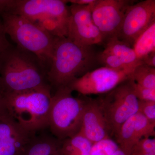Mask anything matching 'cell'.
Returning <instances> with one entry per match:
<instances>
[{
	"instance_id": "1",
	"label": "cell",
	"mask_w": 155,
	"mask_h": 155,
	"mask_svg": "<svg viewBox=\"0 0 155 155\" xmlns=\"http://www.w3.org/2000/svg\"><path fill=\"white\" fill-rule=\"evenodd\" d=\"M0 83L4 93L50 85L41 61L34 54L12 45L0 55Z\"/></svg>"
},
{
	"instance_id": "2",
	"label": "cell",
	"mask_w": 155,
	"mask_h": 155,
	"mask_svg": "<svg viewBox=\"0 0 155 155\" xmlns=\"http://www.w3.org/2000/svg\"><path fill=\"white\" fill-rule=\"evenodd\" d=\"M97 58L92 46L81 45L67 37H56L47 71L50 86L56 89L68 86L75 78L90 71Z\"/></svg>"
},
{
	"instance_id": "3",
	"label": "cell",
	"mask_w": 155,
	"mask_h": 155,
	"mask_svg": "<svg viewBox=\"0 0 155 155\" xmlns=\"http://www.w3.org/2000/svg\"><path fill=\"white\" fill-rule=\"evenodd\" d=\"M64 0H0V13L19 15L53 36L67 37L69 7Z\"/></svg>"
},
{
	"instance_id": "4",
	"label": "cell",
	"mask_w": 155,
	"mask_h": 155,
	"mask_svg": "<svg viewBox=\"0 0 155 155\" xmlns=\"http://www.w3.org/2000/svg\"><path fill=\"white\" fill-rule=\"evenodd\" d=\"M50 85L16 93H4L7 110L20 126L36 133L48 127L52 95Z\"/></svg>"
},
{
	"instance_id": "5",
	"label": "cell",
	"mask_w": 155,
	"mask_h": 155,
	"mask_svg": "<svg viewBox=\"0 0 155 155\" xmlns=\"http://www.w3.org/2000/svg\"><path fill=\"white\" fill-rule=\"evenodd\" d=\"M0 24L19 47L34 54L48 71L51 61L55 36L25 17L1 12Z\"/></svg>"
},
{
	"instance_id": "6",
	"label": "cell",
	"mask_w": 155,
	"mask_h": 155,
	"mask_svg": "<svg viewBox=\"0 0 155 155\" xmlns=\"http://www.w3.org/2000/svg\"><path fill=\"white\" fill-rule=\"evenodd\" d=\"M68 86L56 89L52 97L48 125L52 134L63 140L80 131L86 99L75 97Z\"/></svg>"
},
{
	"instance_id": "7",
	"label": "cell",
	"mask_w": 155,
	"mask_h": 155,
	"mask_svg": "<svg viewBox=\"0 0 155 155\" xmlns=\"http://www.w3.org/2000/svg\"><path fill=\"white\" fill-rule=\"evenodd\" d=\"M97 100L112 135L115 136L121 125L138 112V100L134 93L130 79Z\"/></svg>"
},
{
	"instance_id": "8",
	"label": "cell",
	"mask_w": 155,
	"mask_h": 155,
	"mask_svg": "<svg viewBox=\"0 0 155 155\" xmlns=\"http://www.w3.org/2000/svg\"><path fill=\"white\" fill-rule=\"evenodd\" d=\"M134 68L117 70L101 67L75 78L67 86L72 91H77L83 95L108 93L130 79Z\"/></svg>"
},
{
	"instance_id": "9",
	"label": "cell",
	"mask_w": 155,
	"mask_h": 155,
	"mask_svg": "<svg viewBox=\"0 0 155 155\" xmlns=\"http://www.w3.org/2000/svg\"><path fill=\"white\" fill-rule=\"evenodd\" d=\"M94 4L87 5L71 4L69 6L67 37L84 46H92L104 41L93 19L92 10Z\"/></svg>"
},
{
	"instance_id": "10",
	"label": "cell",
	"mask_w": 155,
	"mask_h": 155,
	"mask_svg": "<svg viewBox=\"0 0 155 155\" xmlns=\"http://www.w3.org/2000/svg\"><path fill=\"white\" fill-rule=\"evenodd\" d=\"M155 22V1L145 0L127 7L117 37L129 46Z\"/></svg>"
},
{
	"instance_id": "11",
	"label": "cell",
	"mask_w": 155,
	"mask_h": 155,
	"mask_svg": "<svg viewBox=\"0 0 155 155\" xmlns=\"http://www.w3.org/2000/svg\"><path fill=\"white\" fill-rule=\"evenodd\" d=\"M129 0H97L94 4L92 16L104 41L117 36L127 7Z\"/></svg>"
},
{
	"instance_id": "12",
	"label": "cell",
	"mask_w": 155,
	"mask_h": 155,
	"mask_svg": "<svg viewBox=\"0 0 155 155\" xmlns=\"http://www.w3.org/2000/svg\"><path fill=\"white\" fill-rule=\"evenodd\" d=\"M79 133L93 144L110 138V129L97 99H86Z\"/></svg>"
},
{
	"instance_id": "13",
	"label": "cell",
	"mask_w": 155,
	"mask_h": 155,
	"mask_svg": "<svg viewBox=\"0 0 155 155\" xmlns=\"http://www.w3.org/2000/svg\"><path fill=\"white\" fill-rule=\"evenodd\" d=\"M104 51L117 56L130 67H136L142 64L137 59L133 48L120 40L117 36L107 39Z\"/></svg>"
},
{
	"instance_id": "14",
	"label": "cell",
	"mask_w": 155,
	"mask_h": 155,
	"mask_svg": "<svg viewBox=\"0 0 155 155\" xmlns=\"http://www.w3.org/2000/svg\"><path fill=\"white\" fill-rule=\"evenodd\" d=\"M135 114L121 125L115 136L117 144L121 147L122 149L121 150L125 155L127 152L132 150L134 145L139 141L134 127Z\"/></svg>"
},
{
	"instance_id": "15",
	"label": "cell",
	"mask_w": 155,
	"mask_h": 155,
	"mask_svg": "<svg viewBox=\"0 0 155 155\" xmlns=\"http://www.w3.org/2000/svg\"><path fill=\"white\" fill-rule=\"evenodd\" d=\"M61 150L65 155H90L93 144L80 133L61 140Z\"/></svg>"
},
{
	"instance_id": "16",
	"label": "cell",
	"mask_w": 155,
	"mask_h": 155,
	"mask_svg": "<svg viewBox=\"0 0 155 155\" xmlns=\"http://www.w3.org/2000/svg\"><path fill=\"white\" fill-rule=\"evenodd\" d=\"M139 61L155 51V22L136 40L133 47Z\"/></svg>"
},
{
	"instance_id": "17",
	"label": "cell",
	"mask_w": 155,
	"mask_h": 155,
	"mask_svg": "<svg viewBox=\"0 0 155 155\" xmlns=\"http://www.w3.org/2000/svg\"><path fill=\"white\" fill-rule=\"evenodd\" d=\"M131 79L144 87L155 89V68L140 64L134 69Z\"/></svg>"
},
{
	"instance_id": "18",
	"label": "cell",
	"mask_w": 155,
	"mask_h": 155,
	"mask_svg": "<svg viewBox=\"0 0 155 155\" xmlns=\"http://www.w3.org/2000/svg\"><path fill=\"white\" fill-rule=\"evenodd\" d=\"M134 127L139 140L143 138L155 136V124L150 122L138 112L135 114Z\"/></svg>"
},
{
	"instance_id": "19",
	"label": "cell",
	"mask_w": 155,
	"mask_h": 155,
	"mask_svg": "<svg viewBox=\"0 0 155 155\" xmlns=\"http://www.w3.org/2000/svg\"><path fill=\"white\" fill-rule=\"evenodd\" d=\"M97 58L98 62L104 65V67L114 70H127L135 67L128 66L117 56L104 51L97 54Z\"/></svg>"
},
{
	"instance_id": "20",
	"label": "cell",
	"mask_w": 155,
	"mask_h": 155,
	"mask_svg": "<svg viewBox=\"0 0 155 155\" xmlns=\"http://www.w3.org/2000/svg\"><path fill=\"white\" fill-rule=\"evenodd\" d=\"M130 80L134 93L137 99L155 101V89L147 88L136 83L131 78Z\"/></svg>"
},
{
	"instance_id": "21",
	"label": "cell",
	"mask_w": 155,
	"mask_h": 155,
	"mask_svg": "<svg viewBox=\"0 0 155 155\" xmlns=\"http://www.w3.org/2000/svg\"><path fill=\"white\" fill-rule=\"evenodd\" d=\"M138 112L155 124V101L138 100Z\"/></svg>"
},
{
	"instance_id": "22",
	"label": "cell",
	"mask_w": 155,
	"mask_h": 155,
	"mask_svg": "<svg viewBox=\"0 0 155 155\" xmlns=\"http://www.w3.org/2000/svg\"><path fill=\"white\" fill-rule=\"evenodd\" d=\"M137 152H155V139L151 137L143 138L139 140L132 150Z\"/></svg>"
},
{
	"instance_id": "23",
	"label": "cell",
	"mask_w": 155,
	"mask_h": 155,
	"mask_svg": "<svg viewBox=\"0 0 155 155\" xmlns=\"http://www.w3.org/2000/svg\"><path fill=\"white\" fill-rule=\"evenodd\" d=\"M11 45L7 38V35L0 24V55Z\"/></svg>"
},
{
	"instance_id": "24",
	"label": "cell",
	"mask_w": 155,
	"mask_h": 155,
	"mask_svg": "<svg viewBox=\"0 0 155 155\" xmlns=\"http://www.w3.org/2000/svg\"><path fill=\"white\" fill-rule=\"evenodd\" d=\"M142 64L155 68V51L146 56L141 61Z\"/></svg>"
},
{
	"instance_id": "25",
	"label": "cell",
	"mask_w": 155,
	"mask_h": 155,
	"mask_svg": "<svg viewBox=\"0 0 155 155\" xmlns=\"http://www.w3.org/2000/svg\"><path fill=\"white\" fill-rule=\"evenodd\" d=\"M67 3H70L74 5H87L94 4L96 0H69L66 1Z\"/></svg>"
},
{
	"instance_id": "26",
	"label": "cell",
	"mask_w": 155,
	"mask_h": 155,
	"mask_svg": "<svg viewBox=\"0 0 155 155\" xmlns=\"http://www.w3.org/2000/svg\"><path fill=\"white\" fill-rule=\"evenodd\" d=\"M7 111V109L4 99V93L2 87H0V114Z\"/></svg>"
},
{
	"instance_id": "27",
	"label": "cell",
	"mask_w": 155,
	"mask_h": 155,
	"mask_svg": "<svg viewBox=\"0 0 155 155\" xmlns=\"http://www.w3.org/2000/svg\"><path fill=\"white\" fill-rule=\"evenodd\" d=\"M112 155H126L125 154V153L123 152V151L119 148V149L116 150L115 153H114Z\"/></svg>"
},
{
	"instance_id": "28",
	"label": "cell",
	"mask_w": 155,
	"mask_h": 155,
	"mask_svg": "<svg viewBox=\"0 0 155 155\" xmlns=\"http://www.w3.org/2000/svg\"><path fill=\"white\" fill-rule=\"evenodd\" d=\"M139 155H155V152L153 153H144L138 152Z\"/></svg>"
}]
</instances>
